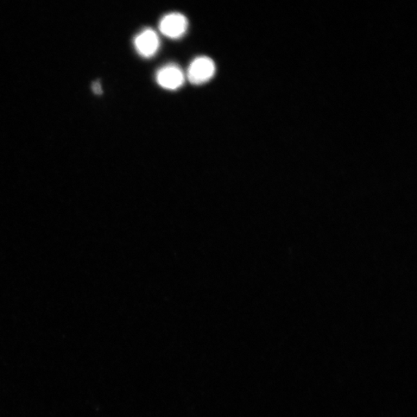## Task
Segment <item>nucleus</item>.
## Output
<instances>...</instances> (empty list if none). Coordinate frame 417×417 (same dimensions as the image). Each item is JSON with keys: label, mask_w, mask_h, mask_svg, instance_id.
Listing matches in <instances>:
<instances>
[{"label": "nucleus", "mask_w": 417, "mask_h": 417, "mask_svg": "<svg viewBox=\"0 0 417 417\" xmlns=\"http://www.w3.org/2000/svg\"><path fill=\"white\" fill-rule=\"evenodd\" d=\"M216 73L214 61L206 56H198L189 65L187 78L192 85H201L210 81Z\"/></svg>", "instance_id": "1"}, {"label": "nucleus", "mask_w": 417, "mask_h": 417, "mask_svg": "<svg viewBox=\"0 0 417 417\" xmlns=\"http://www.w3.org/2000/svg\"><path fill=\"white\" fill-rule=\"evenodd\" d=\"M187 18L180 12H171L162 18L160 23V32L171 39H179L186 33Z\"/></svg>", "instance_id": "2"}, {"label": "nucleus", "mask_w": 417, "mask_h": 417, "mask_svg": "<svg viewBox=\"0 0 417 417\" xmlns=\"http://www.w3.org/2000/svg\"><path fill=\"white\" fill-rule=\"evenodd\" d=\"M158 85L167 90H177L185 82V74L176 65L169 64L161 67L156 76Z\"/></svg>", "instance_id": "3"}, {"label": "nucleus", "mask_w": 417, "mask_h": 417, "mask_svg": "<svg viewBox=\"0 0 417 417\" xmlns=\"http://www.w3.org/2000/svg\"><path fill=\"white\" fill-rule=\"evenodd\" d=\"M134 46L142 58H153L160 47L159 36L153 29H145L135 37Z\"/></svg>", "instance_id": "4"}, {"label": "nucleus", "mask_w": 417, "mask_h": 417, "mask_svg": "<svg viewBox=\"0 0 417 417\" xmlns=\"http://www.w3.org/2000/svg\"><path fill=\"white\" fill-rule=\"evenodd\" d=\"M92 91L94 94L100 96L103 93L102 85H100L99 81H94L92 85Z\"/></svg>", "instance_id": "5"}]
</instances>
